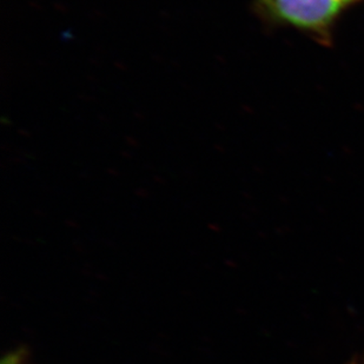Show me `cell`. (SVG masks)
Segmentation results:
<instances>
[{
    "label": "cell",
    "instance_id": "1",
    "mask_svg": "<svg viewBox=\"0 0 364 364\" xmlns=\"http://www.w3.org/2000/svg\"><path fill=\"white\" fill-rule=\"evenodd\" d=\"M358 1L361 0H255V9L272 24L329 39L338 18Z\"/></svg>",
    "mask_w": 364,
    "mask_h": 364
},
{
    "label": "cell",
    "instance_id": "2",
    "mask_svg": "<svg viewBox=\"0 0 364 364\" xmlns=\"http://www.w3.org/2000/svg\"><path fill=\"white\" fill-rule=\"evenodd\" d=\"M1 364H32L31 354L28 347L21 346L14 350L9 351L4 356Z\"/></svg>",
    "mask_w": 364,
    "mask_h": 364
}]
</instances>
